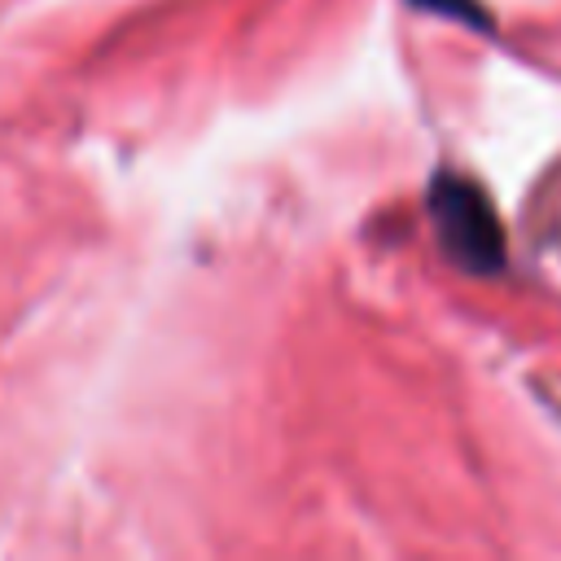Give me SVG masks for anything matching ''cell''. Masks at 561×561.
I'll use <instances>...</instances> for the list:
<instances>
[{
    "instance_id": "6da1fadb",
    "label": "cell",
    "mask_w": 561,
    "mask_h": 561,
    "mask_svg": "<svg viewBox=\"0 0 561 561\" xmlns=\"http://www.w3.org/2000/svg\"><path fill=\"white\" fill-rule=\"evenodd\" d=\"M430 219L438 228V241L456 259V267L473 276H491L504 267V224L491 197L473 180L443 171L430 184Z\"/></svg>"
},
{
    "instance_id": "7a4b0ae2",
    "label": "cell",
    "mask_w": 561,
    "mask_h": 561,
    "mask_svg": "<svg viewBox=\"0 0 561 561\" xmlns=\"http://www.w3.org/2000/svg\"><path fill=\"white\" fill-rule=\"evenodd\" d=\"M416 9H434V13H447V18H460V22H473V26H486V18L469 4V0H412Z\"/></svg>"
}]
</instances>
